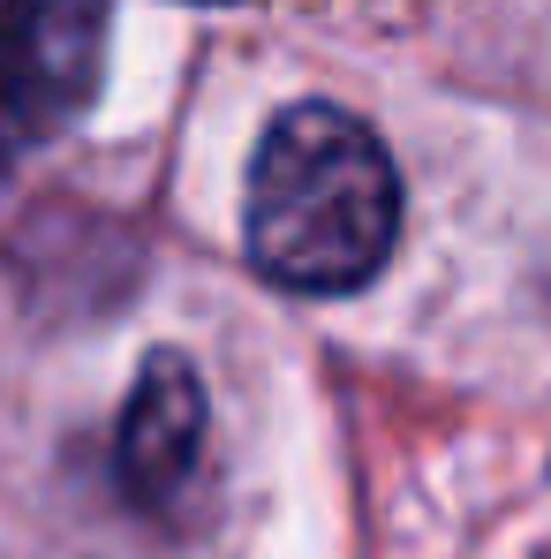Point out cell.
<instances>
[{"label":"cell","instance_id":"cell-1","mask_svg":"<svg viewBox=\"0 0 551 559\" xmlns=\"http://www.w3.org/2000/svg\"><path fill=\"white\" fill-rule=\"evenodd\" d=\"M400 250V167L363 114L333 98L279 106L250 152L242 258L279 295H363Z\"/></svg>","mask_w":551,"mask_h":559},{"label":"cell","instance_id":"cell-2","mask_svg":"<svg viewBox=\"0 0 551 559\" xmlns=\"http://www.w3.org/2000/svg\"><path fill=\"white\" fill-rule=\"evenodd\" d=\"M106 46L113 0H0V175L98 106Z\"/></svg>","mask_w":551,"mask_h":559},{"label":"cell","instance_id":"cell-3","mask_svg":"<svg viewBox=\"0 0 551 559\" xmlns=\"http://www.w3.org/2000/svg\"><path fill=\"white\" fill-rule=\"evenodd\" d=\"M204 431H212V401H204V378L182 348H152L144 371L121 401V424H113V484L136 514L167 522L182 507V491L204 468Z\"/></svg>","mask_w":551,"mask_h":559},{"label":"cell","instance_id":"cell-4","mask_svg":"<svg viewBox=\"0 0 551 559\" xmlns=\"http://www.w3.org/2000/svg\"><path fill=\"white\" fill-rule=\"evenodd\" d=\"M204 8H235V0H204Z\"/></svg>","mask_w":551,"mask_h":559}]
</instances>
